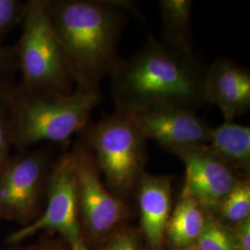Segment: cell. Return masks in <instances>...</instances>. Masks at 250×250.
<instances>
[{"label":"cell","mask_w":250,"mask_h":250,"mask_svg":"<svg viewBox=\"0 0 250 250\" xmlns=\"http://www.w3.org/2000/svg\"><path fill=\"white\" fill-rule=\"evenodd\" d=\"M205 74L193 51L149 37L138 51L120 59L109 76L116 109L137 112L160 106L195 110L205 102Z\"/></svg>","instance_id":"obj_1"},{"label":"cell","mask_w":250,"mask_h":250,"mask_svg":"<svg viewBox=\"0 0 250 250\" xmlns=\"http://www.w3.org/2000/svg\"><path fill=\"white\" fill-rule=\"evenodd\" d=\"M54 31L75 81V87L100 92L121 59L118 45L134 4L116 0H46Z\"/></svg>","instance_id":"obj_2"},{"label":"cell","mask_w":250,"mask_h":250,"mask_svg":"<svg viewBox=\"0 0 250 250\" xmlns=\"http://www.w3.org/2000/svg\"><path fill=\"white\" fill-rule=\"evenodd\" d=\"M12 146L18 152L41 142L63 144L89 124L100 92L75 87L71 93L9 90Z\"/></svg>","instance_id":"obj_3"},{"label":"cell","mask_w":250,"mask_h":250,"mask_svg":"<svg viewBox=\"0 0 250 250\" xmlns=\"http://www.w3.org/2000/svg\"><path fill=\"white\" fill-rule=\"evenodd\" d=\"M81 141L89 149L107 188L125 200L133 193L147 161V139L133 112L115 111L82 131Z\"/></svg>","instance_id":"obj_4"},{"label":"cell","mask_w":250,"mask_h":250,"mask_svg":"<svg viewBox=\"0 0 250 250\" xmlns=\"http://www.w3.org/2000/svg\"><path fill=\"white\" fill-rule=\"evenodd\" d=\"M21 36L16 45L21 89L71 93L75 81L47 14L46 0L24 4Z\"/></svg>","instance_id":"obj_5"},{"label":"cell","mask_w":250,"mask_h":250,"mask_svg":"<svg viewBox=\"0 0 250 250\" xmlns=\"http://www.w3.org/2000/svg\"><path fill=\"white\" fill-rule=\"evenodd\" d=\"M45 211L32 224L11 232L7 238L15 245L46 231L62 235L69 250H90L81 226L75 164L72 151L64 153L52 164L46 187Z\"/></svg>","instance_id":"obj_6"},{"label":"cell","mask_w":250,"mask_h":250,"mask_svg":"<svg viewBox=\"0 0 250 250\" xmlns=\"http://www.w3.org/2000/svg\"><path fill=\"white\" fill-rule=\"evenodd\" d=\"M72 154L83 236L88 249L90 245L99 248L125 220L127 204L107 188L91 152L80 139Z\"/></svg>","instance_id":"obj_7"},{"label":"cell","mask_w":250,"mask_h":250,"mask_svg":"<svg viewBox=\"0 0 250 250\" xmlns=\"http://www.w3.org/2000/svg\"><path fill=\"white\" fill-rule=\"evenodd\" d=\"M45 149L19 152L0 174V219L26 226L40 216L51 170Z\"/></svg>","instance_id":"obj_8"},{"label":"cell","mask_w":250,"mask_h":250,"mask_svg":"<svg viewBox=\"0 0 250 250\" xmlns=\"http://www.w3.org/2000/svg\"><path fill=\"white\" fill-rule=\"evenodd\" d=\"M146 139L176 155L194 146H207L211 128L194 109L160 106L133 112Z\"/></svg>","instance_id":"obj_9"},{"label":"cell","mask_w":250,"mask_h":250,"mask_svg":"<svg viewBox=\"0 0 250 250\" xmlns=\"http://www.w3.org/2000/svg\"><path fill=\"white\" fill-rule=\"evenodd\" d=\"M184 162V188L196 198L208 214L216 215L238 177L207 146H194L176 154Z\"/></svg>","instance_id":"obj_10"},{"label":"cell","mask_w":250,"mask_h":250,"mask_svg":"<svg viewBox=\"0 0 250 250\" xmlns=\"http://www.w3.org/2000/svg\"><path fill=\"white\" fill-rule=\"evenodd\" d=\"M204 100L220 108L225 121L248 112L250 108L249 69L227 58H218L206 70Z\"/></svg>","instance_id":"obj_11"},{"label":"cell","mask_w":250,"mask_h":250,"mask_svg":"<svg viewBox=\"0 0 250 250\" xmlns=\"http://www.w3.org/2000/svg\"><path fill=\"white\" fill-rule=\"evenodd\" d=\"M135 189L144 237L152 250H163L173 208L172 177L145 171Z\"/></svg>","instance_id":"obj_12"},{"label":"cell","mask_w":250,"mask_h":250,"mask_svg":"<svg viewBox=\"0 0 250 250\" xmlns=\"http://www.w3.org/2000/svg\"><path fill=\"white\" fill-rule=\"evenodd\" d=\"M208 213L183 188L172 208L166 230V240L177 250L194 249L204 229Z\"/></svg>","instance_id":"obj_13"},{"label":"cell","mask_w":250,"mask_h":250,"mask_svg":"<svg viewBox=\"0 0 250 250\" xmlns=\"http://www.w3.org/2000/svg\"><path fill=\"white\" fill-rule=\"evenodd\" d=\"M207 146L234 172L250 170V126L225 121L224 124L211 128Z\"/></svg>","instance_id":"obj_14"},{"label":"cell","mask_w":250,"mask_h":250,"mask_svg":"<svg viewBox=\"0 0 250 250\" xmlns=\"http://www.w3.org/2000/svg\"><path fill=\"white\" fill-rule=\"evenodd\" d=\"M193 1L160 0L162 20V41L187 51L192 49L191 18Z\"/></svg>","instance_id":"obj_15"},{"label":"cell","mask_w":250,"mask_h":250,"mask_svg":"<svg viewBox=\"0 0 250 250\" xmlns=\"http://www.w3.org/2000/svg\"><path fill=\"white\" fill-rule=\"evenodd\" d=\"M217 215L220 220L236 225L250 217V182L238 178L220 206Z\"/></svg>","instance_id":"obj_16"},{"label":"cell","mask_w":250,"mask_h":250,"mask_svg":"<svg viewBox=\"0 0 250 250\" xmlns=\"http://www.w3.org/2000/svg\"><path fill=\"white\" fill-rule=\"evenodd\" d=\"M196 250H236L232 240L231 229L216 215H207L205 226L197 244Z\"/></svg>","instance_id":"obj_17"},{"label":"cell","mask_w":250,"mask_h":250,"mask_svg":"<svg viewBox=\"0 0 250 250\" xmlns=\"http://www.w3.org/2000/svg\"><path fill=\"white\" fill-rule=\"evenodd\" d=\"M0 91V174L8 165L12 146L11 134V108L9 99V90Z\"/></svg>","instance_id":"obj_18"},{"label":"cell","mask_w":250,"mask_h":250,"mask_svg":"<svg viewBox=\"0 0 250 250\" xmlns=\"http://www.w3.org/2000/svg\"><path fill=\"white\" fill-rule=\"evenodd\" d=\"M94 250H145L138 234L126 227H118L99 248Z\"/></svg>","instance_id":"obj_19"},{"label":"cell","mask_w":250,"mask_h":250,"mask_svg":"<svg viewBox=\"0 0 250 250\" xmlns=\"http://www.w3.org/2000/svg\"><path fill=\"white\" fill-rule=\"evenodd\" d=\"M24 4L18 0H0V45L10 30L21 22Z\"/></svg>","instance_id":"obj_20"},{"label":"cell","mask_w":250,"mask_h":250,"mask_svg":"<svg viewBox=\"0 0 250 250\" xmlns=\"http://www.w3.org/2000/svg\"><path fill=\"white\" fill-rule=\"evenodd\" d=\"M18 71L16 45H0V91L10 87L9 79Z\"/></svg>","instance_id":"obj_21"},{"label":"cell","mask_w":250,"mask_h":250,"mask_svg":"<svg viewBox=\"0 0 250 250\" xmlns=\"http://www.w3.org/2000/svg\"><path fill=\"white\" fill-rule=\"evenodd\" d=\"M236 250H250V217L236 224L231 230Z\"/></svg>","instance_id":"obj_22"},{"label":"cell","mask_w":250,"mask_h":250,"mask_svg":"<svg viewBox=\"0 0 250 250\" xmlns=\"http://www.w3.org/2000/svg\"><path fill=\"white\" fill-rule=\"evenodd\" d=\"M0 250H69V249L64 247L62 245H60L58 243H53V242H42L40 244L34 245L31 247H11V248H6V249H1Z\"/></svg>","instance_id":"obj_23"},{"label":"cell","mask_w":250,"mask_h":250,"mask_svg":"<svg viewBox=\"0 0 250 250\" xmlns=\"http://www.w3.org/2000/svg\"><path fill=\"white\" fill-rule=\"evenodd\" d=\"M196 250L195 249H188V250Z\"/></svg>","instance_id":"obj_24"}]
</instances>
